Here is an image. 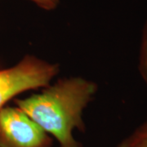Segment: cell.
I'll return each instance as SVG.
<instances>
[{
    "label": "cell",
    "mask_w": 147,
    "mask_h": 147,
    "mask_svg": "<svg viewBox=\"0 0 147 147\" xmlns=\"http://www.w3.org/2000/svg\"><path fill=\"white\" fill-rule=\"evenodd\" d=\"M96 84L81 77L59 79L39 93L17 99V107L56 138L60 147H80L73 136L83 131V112L96 92Z\"/></svg>",
    "instance_id": "1"
},
{
    "label": "cell",
    "mask_w": 147,
    "mask_h": 147,
    "mask_svg": "<svg viewBox=\"0 0 147 147\" xmlns=\"http://www.w3.org/2000/svg\"><path fill=\"white\" fill-rule=\"evenodd\" d=\"M139 73L147 86V21L142 33L138 63Z\"/></svg>",
    "instance_id": "5"
},
{
    "label": "cell",
    "mask_w": 147,
    "mask_h": 147,
    "mask_svg": "<svg viewBox=\"0 0 147 147\" xmlns=\"http://www.w3.org/2000/svg\"><path fill=\"white\" fill-rule=\"evenodd\" d=\"M44 10H53L57 7L60 0H30Z\"/></svg>",
    "instance_id": "6"
},
{
    "label": "cell",
    "mask_w": 147,
    "mask_h": 147,
    "mask_svg": "<svg viewBox=\"0 0 147 147\" xmlns=\"http://www.w3.org/2000/svg\"><path fill=\"white\" fill-rule=\"evenodd\" d=\"M58 73V65L31 55L11 68L0 69V110L16 95L47 87Z\"/></svg>",
    "instance_id": "2"
},
{
    "label": "cell",
    "mask_w": 147,
    "mask_h": 147,
    "mask_svg": "<svg viewBox=\"0 0 147 147\" xmlns=\"http://www.w3.org/2000/svg\"><path fill=\"white\" fill-rule=\"evenodd\" d=\"M117 147H147V118L135 131Z\"/></svg>",
    "instance_id": "4"
},
{
    "label": "cell",
    "mask_w": 147,
    "mask_h": 147,
    "mask_svg": "<svg viewBox=\"0 0 147 147\" xmlns=\"http://www.w3.org/2000/svg\"><path fill=\"white\" fill-rule=\"evenodd\" d=\"M53 139L19 107L0 110V147H51Z\"/></svg>",
    "instance_id": "3"
}]
</instances>
